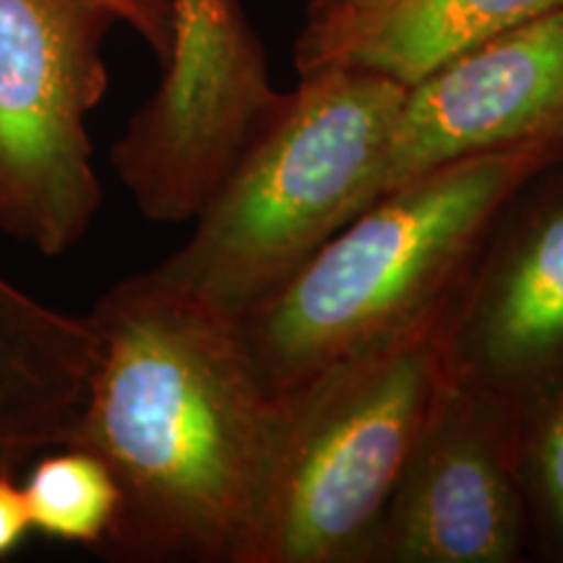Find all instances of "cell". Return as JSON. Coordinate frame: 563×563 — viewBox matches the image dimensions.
Returning a JSON list of instances; mask_svg holds the SVG:
<instances>
[{"mask_svg": "<svg viewBox=\"0 0 563 563\" xmlns=\"http://www.w3.org/2000/svg\"><path fill=\"white\" fill-rule=\"evenodd\" d=\"M112 21H123L139 34L159 63H165L173 42V0H91Z\"/></svg>", "mask_w": 563, "mask_h": 563, "instance_id": "cell-13", "label": "cell"}, {"mask_svg": "<svg viewBox=\"0 0 563 563\" xmlns=\"http://www.w3.org/2000/svg\"><path fill=\"white\" fill-rule=\"evenodd\" d=\"M561 144L485 152L378 196L238 316L264 389L287 405L462 290L498 211Z\"/></svg>", "mask_w": 563, "mask_h": 563, "instance_id": "cell-2", "label": "cell"}, {"mask_svg": "<svg viewBox=\"0 0 563 563\" xmlns=\"http://www.w3.org/2000/svg\"><path fill=\"white\" fill-rule=\"evenodd\" d=\"M110 24L91 0H0V232L42 256L74 249L102 207L87 121Z\"/></svg>", "mask_w": 563, "mask_h": 563, "instance_id": "cell-5", "label": "cell"}, {"mask_svg": "<svg viewBox=\"0 0 563 563\" xmlns=\"http://www.w3.org/2000/svg\"><path fill=\"white\" fill-rule=\"evenodd\" d=\"M456 382L525 415L563 386V157L498 211L464 285Z\"/></svg>", "mask_w": 563, "mask_h": 563, "instance_id": "cell-7", "label": "cell"}, {"mask_svg": "<svg viewBox=\"0 0 563 563\" xmlns=\"http://www.w3.org/2000/svg\"><path fill=\"white\" fill-rule=\"evenodd\" d=\"M462 292L282 405L287 431L253 563L361 561L415 449L456 386Z\"/></svg>", "mask_w": 563, "mask_h": 563, "instance_id": "cell-4", "label": "cell"}, {"mask_svg": "<svg viewBox=\"0 0 563 563\" xmlns=\"http://www.w3.org/2000/svg\"><path fill=\"white\" fill-rule=\"evenodd\" d=\"M530 561L522 415L456 382L357 563Z\"/></svg>", "mask_w": 563, "mask_h": 563, "instance_id": "cell-6", "label": "cell"}, {"mask_svg": "<svg viewBox=\"0 0 563 563\" xmlns=\"http://www.w3.org/2000/svg\"><path fill=\"white\" fill-rule=\"evenodd\" d=\"M405 89L350 63L300 74L191 238L154 272L232 316L277 290L371 203Z\"/></svg>", "mask_w": 563, "mask_h": 563, "instance_id": "cell-3", "label": "cell"}, {"mask_svg": "<svg viewBox=\"0 0 563 563\" xmlns=\"http://www.w3.org/2000/svg\"><path fill=\"white\" fill-rule=\"evenodd\" d=\"M563 146V11L496 34L405 89L371 203L475 154Z\"/></svg>", "mask_w": 563, "mask_h": 563, "instance_id": "cell-8", "label": "cell"}, {"mask_svg": "<svg viewBox=\"0 0 563 563\" xmlns=\"http://www.w3.org/2000/svg\"><path fill=\"white\" fill-rule=\"evenodd\" d=\"M394 3L399 0H308L295 66L306 74L340 60Z\"/></svg>", "mask_w": 563, "mask_h": 563, "instance_id": "cell-12", "label": "cell"}, {"mask_svg": "<svg viewBox=\"0 0 563 563\" xmlns=\"http://www.w3.org/2000/svg\"><path fill=\"white\" fill-rule=\"evenodd\" d=\"M30 532L32 525L21 485L9 470H0V555L16 551Z\"/></svg>", "mask_w": 563, "mask_h": 563, "instance_id": "cell-14", "label": "cell"}, {"mask_svg": "<svg viewBox=\"0 0 563 563\" xmlns=\"http://www.w3.org/2000/svg\"><path fill=\"white\" fill-rule=\"evenodd\" d=\"M530 559L563 563V386L522 418Z\"/></svg>", "mask_w": 563, "mask_h": 563, "instance_id": "cell-11", "label": "cell"}, {"mask_svg": "<svg viewBox=\"0 0 563 563\" xmlns=\"http://www.w3.org/2000/svg\"><path fill=\"white\" fill-rule=\"evenodd\" d=\"M21 485L32 530L95 551L118 514V485L100 456L87 449L55 446Z\"/></svg>", "mask_w": 563, "mask_h": 563, "instance_id": "cell-10", "label": "cell"}, {"mask_svg": "<svg viewBox=\"0 0 563 563\" xmlns=\"http://www.w3.org/2000/svg\"><path fill=\"white\" fill-rule=\"evenodd\" d=\"M87 319L95 361L60 446L100 456L118 485L115 522L95 553L256 561L287 415L238 316L152 269L112 285Z\"/></svg>", "mask_w": 563, "mask_h": 563, "instance_id": "cell-1", "label": "cell"}, {"mask_svg": "<svg viewBox=\"0 0 563 563\" xmlns=\"http://www.w3.org/2000/svg\"><path fill=\"white\" fill-rule=\"evenodd\" d=\"M563 11V0H399L340 60L410 87L481 42Z\"/></svg>", "mask_w": 563, "mask_h": 563, "instance_id": "cell-9", "label": "cell"}]
</instances>
